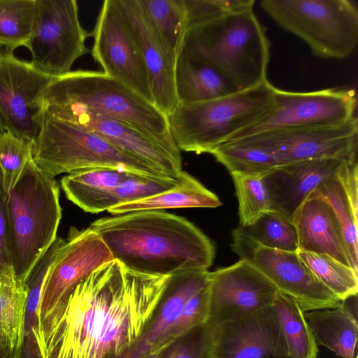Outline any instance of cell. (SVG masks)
<instances>
[{"label": "cell", "mask_w": 358, "mask_h": 358, "mask_svg": "<svg viewBox=\"0 0 358 358\" xmlns=\"http://www.w3.org/2000/svg\"><path fill=\"white\" fill-rule=\"evenodd\" d=\"M278 291L250 262L209 272L207 324L215 327L273 304Z\"/></svg>", "instance_id": "cell-14"}, {"label": "cell", "mask_w": 358, "mask_h": 358, "mask_svg": "<svg viewBox=\"0 0 358 358\" xmlns=\"http://www.w3.org/2000/svg\"><path fill=\"white\" fill-rule=\"evenodd\" d=\"M53 78L13 52L0 50V117L6 131L34 144L44 114V92Z\"/></svg>", "instance_id": "cell-13"}, {"label": "cell", "mask_w": 358, "mask_h": 358, "mask_svg": "<svg viewBox=\"0 0 358 358\" xmlns=\"http://www.w3.org/2000/svg\"><path fill=\"white\" fill-rule=\"evenodd\" d=\"M357 104L353 89L294 92L275 87L270 111L224 143L270 131L343 124L356 117Z\"/></svg>", "instance_id": "cell-10"}, {"label": "cell", "mask_w": 358, "mask_h": 358, "mask_svg": "<svg viewBox=\"0 0 358 358\" xmlns=\"http://www.w3.org/2000/svg\"><path fill=\"white\" fill-rule=\"evenodd\" d=\"M27 291L15 275L0 278V351L15 358L22 331Z\"/></svg>", "instance_id": "cell-28"}, {"label": "cell", "mask_w": 358, "mask_h": 358, "mask_svg": "<svg viewBox=\"0 0 358 358\" xmlns=\"http://www.w3.org/2000/svg\"><path fill=\"white\" fill-rule=\"evenodd\" d=\"M297 254L318 280L341 301L358 293V273L331 257L298 250Z\"/></svg>", "instance_id": "cell-33"}, {"label": "cell", "mask_w": 358, "mask_h": 358, "mask_svg": "<svg viewBox=\"0 0 358 358\" xmlns=\"http://www.w3.org/2000/svg\"><path fill=\"white\" fill-rule=\"evenodd\" d=\"M255 0H184L188 28L224 14L252 9Z\"/></svg>", "instance_id": "cell-41"}, {"label": "cell", "mask_w": 358, "mask_h": 358, "mask_svg": "<svg viewBox=\"0 0 358 358\" xmlns=\"http://www.w3.org/2000/svg\"><path fill=\"white\" fill-rule=\"evenodd\" d=\"M55 255L46 251L36 262L24 285L27 299L20 343L15 358H43L36 335L39 324V305L42 288Z\"/></svg>", "instance_id": "cell-27"}, {"label": "cell", "mask_w": 358, "mask_h": 358, "mask_svg": "<svg viewBox=\"0 0 358 358\" xmlns=\"http://www.w3.org/2000/svg\"><path fill=\"white\" fill-rule=\"evenodd\" d=\"M0 358H8V357L5 356L1 351H0Z\"/></svg>", "instance_id": "cell-45"}, {"label": "cell", "mask_w": 358, "mask_h": 358, "mask_svg": "<svg viewBox=\"0 0 358 358\" xmlns=\"http://www.w3.org/2000/svg\"><path fill=\"white\" fill-rule=\"evenodd\" d=\"M134 35L150 81L153 103L166 116L179 103L175 60L167 52L138 0H117Z\"/></svg>", "instance_id": "cell-19"}, {"label": "cell", "mask_w": 358, "mask_h": 358, "mask_svg": "<svg viewBox=\"0 0 358 358\" xmlns=\"http://www.w3.org/2000/svg\"><path fill=\"white\" fill-rule=\"evenodd\" d=\"M345 161L320 158L275 167L263 176L271 210L292 220L301 203L320 184L336 177Z\"/></svg>", "instance_id": "cell-20"}, {"label": "cell", "mask_w": 358, "mask_h": 358, "mask_svg": "<svg viewBox=\"0 0 358 358\" xmlns=\"http://www.w3.org/2000/svg\"><path fill=\"white\" fill-rule=\"evenodd\" d=\"M268 80L248 90L198 103H179L167 115L180 151L210 153L232 136L264 117L274 103Z\"/></svg>", "instance_id": "cell-6"}, {"label": "cell", "mask_w": 358, "mask_h": 358, "mask_svg": "<svg viewBox=\"0 0 358 358\" xmlns=\"http://www.w3.org/2000/svg\"><path fill=\"white\" fill-rule=\"evenodd\" d=\"M213 327L206 323L172 341L159 358H213Z\"/></svg>", "instance_id": "cell-37"}, {"label": "cell", "mask_w": 358, "mask_h": 358, "mask_svg": "<svg viewBox=\"0 0 358 358\" xmlns=\"http://www.w3.org/2000/svg\"><path fill=\"white\" fill-rule=\"evenodd\" d=\"M32 159L50 176L90 168H108L134 175L169 178L95 134L44 112L34 142Z\"/></svg>", "instance_id": "cell-7"}, {"label": "cell", "mask_w": 358, "mask_h": 358, "mask_svg": "<svg viewBox=\"0 0 358 358\" xmlns=\"http://www.w3.org/2000/svg\"><path fill=\"white\" fill-rule=\"evenodd\" d=\"M229 142L260 148L280 165L320 158L352 160L357 159L358 121L355 117L341 124L270 131Z\"/></svg>", "instance_id": "cell-12"}, {"label": "cell", "mask_w": 358, "mask_h": 358, "mask_svg": "<svg viewBox=\"0 0 358 358\" xmlns=\"http://www.w3.org/2000/svg\"><path fill=\"white\" fill-rule=\"evenodd\" d=\"M90 227L115 260L136 273L171 276L208 271L215 255L214 243L192 222L163 210L102 217Z\"/></svg>", "instance_id": "cell-2"}, {"label": "cell", "mask_w": 358, "mask_h": 358, "mask_svg": "<svg viewBox=\"0 0 358 358\" xmlns=\"http://www.w3.org/2000/svg\"><path fill=\"white\" fill-rule=\"evenodd\" d=\"M12 275L15 274L10 250L7 192L3 186V174L0 168V278Z\"/></svg>", "instance_id": "cell-42"}, {"label": "cell", "mask_w": 358, "mask_h": 358, "mask_svg": "<svg viewBox=\"0 0 358 358\" xmlns=\"http://www.w3.org/2000/svg\"><path fill=\"white\" fill-rule=\"evenodd\" d=\"M180 52L216 69L238 91L268 81L270 43L253 9L189 27Z\"/></svg>", "instance_id": "cell-3"}, {"label": "cell", "mask_w": 358, "mask_h": 358, "mask_svg": "<svg viewBox=\"0 0 358 358\" xmlns=\"http://www.w3.org/2000/svg\"><path fill=\"white\" fill-rule=\"evenodd\" d=\"M33 144L6 131L0 138V168L8 193L32 155Z\"/></svg>", "instance_id": "cell-38"}, {"label": "cell", "mask_w": 358, "mask_h": 358, "mask_svg": "<svg viewBox=\"0 0 358 358\" xmlns=\"http://www.w3.org/2000/svg\"><path fill=\"white\" fill-rule=\"evenodd\" d=\"M357 295L333 308L304 313L317 345L343 358H357Z\"/></svg>", "instance_id": "cell-23"}, {"label": "cell", "mask_w": 358, "mask_h": 358, "mask_svg": "<svg viewBox=\"0 0 358 358\" xmlns=\"http://www.w3.org/2000/svg\"><path fill=\"white\" fill-rule=\"evenodd\" d=\"M90 32L81 25L75 0H36V16L28 49L30 63L53 78L71 71L73 63L90 52Z\"/></svg>", "instance_id": "cell-9"}, {"label": "cell", "mask_w": 358, "mask_h": 358, "mask_svg": "<svg viewBox=\"0 0 358 358\" xmlns=\"http://www.w3.org/2000/svg\"><path fill=\"white\" fill-rule=\"evenodd\" d=\"M132 173L108 168H90L69 173L61 179L66 198L87 213L108 210L113 190Z\"/></svg>", "instance_id": "cell-25"}, {"label": "cell", "mask_w": 358, "mask_h": 358, "mask_svg": "<svg viewBox=\"0 0 358 358\" xmlns=\"http://www.w3.org/2000/svg\"><path fill=\"white\" fill-rule=\"evenodd\" d=\"M312 192L324 200L332 209L354 268L358 271V213L352 209L337 176L325 180Z\"/></svg>", "instance_id": "cell-35"}, {"label": "cell", "mask_w": 358, "mask_h": 358, "mask_svg": "<svg viewBox=\"0 0 358 358\" xmlns=\"http://www.w3.org/2000/svg\"><path fill=\"white\" fill-rule=\"evenodd\" d=\"M210 154L230 173L264 176L280 165L277 159L270 153L238 142L223 143Z\"/></svg>", "instance_id": "cell-34"}, {"label": "cell", "mask_w": 358, "mask_h": 358, "mask_svg": "<svg viewBox=\"0 0 358 358\" xmlns=\"http://www.w3.org/2000/svg\"><path fill=\"white\" fill-rule=\"evenodd\" d=\"M178 180V179L149 178L133 174L113 190L108 200V210L115 206L141 200L169 189Z\"/></svg>", "instance_id": "cell-39"}, {"label": "cell", "mask_w": 358, "mask_h": 358, "mask_svg": "<svg viewBox=\"0 0 358 358\" xmlns=\"http://www.w3.org/2000/svg\"><path fill=\"white\" fill-rule=\"evenodd\" d=\"M113 257L100 236L90 227H71L45 280L39 320L49 314L79 283Z\"/></svg>", "instance_id": "cell-16"}, {"label": "cell", "mask_w": 358, "mask_h": 358, "mask_svg": "<svg viewBox=\"0 0 358 358\" xmlns=\"http://www.w3.org/2000/svg\"><path fill=\"white\" fill-rule=\"evenodd\" d=\"M273 306L290 358H317L318 345L296 302L278 292Z\"/></svg>", "instance_id": "cell-30"}, {"label": "cell", "mask_w": 358, "mask_h": 358, "mask_svg": "<svg viewBox=\"0 0 358 358\" xmlns=\"http://www.w3.org/2000/svg\"><path fill=\"white\" fill-rule=\"evenodd\" d=\"M43 103L45 113L73 110L99 114L176 145L167 116L155 104L103 71H71L54 78L45 90Z\"/></svg>", "instance_id": "cell-4"}, {"label": "cell", "mask_w": 358, "mask_h": 358, "mask_svg": "<svg viewBox=\"0 0 358 358\" xmlns=\"http://www.w3.org/2000/svg\"><path fill=\"white\" fill-rule=\"evenodd\" d=\"M238 228L255 247L294 252L299 250L294 224L275 210H269L252 223Z\"/></svg>", "instance_id": "cell-31"}, {"label": "cell", "mask_w": 358, "mask_h": 358, "mask_svg": "<svg viewBox=\"0 0 358 358\" xmlns=\"http://www.w3.org/2000/svg\"><path fill=\"white\" fill-rule=\"evenodd\" d=\"M169 278L105 263L39 320L42 357L121 358L146 330Z\"/></svg>", "instance_id": "cell-1"}, {"label": "cell", "mask_w": 358, "mask_h": 358, "mask_svg": "<svg viewBox=\"0 0 358 358\" xmlns=\"http://www.w3.org/2000/svg\"><path fill=\"white\" fill-rule=\"evenodd\" d=\"M175 86L182 103L206 101L238 92L216 69L182 52L175 63Z\"/></svg>", "instance_id": "cell-24"}, {"label": "cell", "mask_w": 358, "mask_h": 358, "mask_svg": "<svg viewBox=\"0 0 358 358\" xmlns=\"http://www.w3.org/2000/svg\"><path fill=\"white\" fill-rule=\"evenodd\" d=\"M172 341L164 343L159 345L157 348H156L155 349L152 350V351L144 355L142 358H159L164 349Z\"/></svg>", "instance_id": "cell-43"}, {"label": "cell", "mask_w": 358, "mask_h": 358, "mask_svg": "<svg viewBox=\"0 0 358 358\" xmlns=\"http://www.w3.org/2000/svg\"><path fill=\"white\" fill-rule=\"evenodd\" d=\"M6 132V127L0 117V138Z\"/></svg>", "instance_id": "cell-44"}, {"label": "cell", "mask_w": 358, "mask_h": 358, "mask_svg": "<svg viewBox=\"0 0 358 358\" xmlns=\"http://www.w3.org/2000/svg\"><path fill=\"white\" fill-rule=\"evenodd\" d=\"M260 7L297 36L316 57L345 59L358 43V9L351 0H262Z\"/></svg>", "instance_id": "cell-8"}, {"label": "cell", "mask_w": 358, "mask_h": 358, "mask_svg": "<svg viewBox=\"0 0 358 358\" xmlns=\"http://www.w3.org/2000/svg\"><path fill=\"white\" fill-rule=\"evenodd\" d=\"M231 176L238 202L239 226H246L271 210L264 176L239 173H231Z\"/></svg>", "instance_id": "cell-36"}, {"label": "cell", "mask_w": 358, "mask_h": 358, "mask_svg": "<svg viewBox=\"0 0 358 358\" xmlns=\"http://www.w3.org/2000/svg\"><path fill=\"white\" fill-rule=\"evenodd\" d=\"M172 58L176 61L188 29L184 0H138Z\"/></svg>", "instance_id": "cell-29"}, {"label": "cell", "mask_w": 358, "mask_h": 358, "mask_svg": "<svg viewBox=\"0 0 358 358\" xmlns=\"http://www.w3.org/2000/svg\"><path fill=\"white\" fill-rule=\"evenodd\" d=\"M222 205L219 197L197 179L182 171L171 188L153 196L112 207L113 215L139 210H162L182 208H217Z\"/></svg>", "instance_id": "cell-26"}, {"label": "cell", "mask_w": 358, "mask_h": 358, "mask_svg": "<svg viewBox=\"0 0 358 358\" xmlns=\"http://www.w3.org/2000/svg\"><path fill=\"white\" fill-rule=\"evenodd\" d=\"M36 7V0H0V50L28 48Z\"/></svg>", "instance_id": "cell-32"}, {"label": "cell", "mask_w": 358, "mask_h": 358, "mask_svg": "<svg viewBox=\"0 0 358 358\" xmlns=\"http://www.w3.org/2000/svg\"><path fill=\"white\" fill-rule=\"evenodd\" d=\"M213 327V358H290L273 305Z\"/></svg>", "instance_id": "cell-17"}, {"label": "cell", "mask_w": 358, "mask_h": 358, "mask_svg": "<svg viewBox=\"0 0 358 358\" xmlns=\"http://www.w3.org/2000/svg\"><path fill=\"white\" fill-rule=\"evenodd\" d=\"M299 250L327 255L354 268L337 219L329 204L311 192L294 212Z\"/></svg>", "instance_id": "cell-21"}, {"label": "cell", "mask_w": 358, "mask_h": 358, "mask_svg": "<svg viewBox=\"0 0 358 358\" xmlns=\"http://www.w3.org/2000/svg\"><path fill=\"white\" fill-rule=\"evenodd\" d=\"M209 314L208 284L194 294L185 303L178 318L166 333L161 345L176 340L192 329L206 324Z\"/></svg>", "instance_id": "cell-40"}, {"label": "cell", "mask_w": 358, "mask_h": 358, "mask_svg": "<svg viewBox=\"0 0 358 358\" xmlns=\"http://www.w3.org/2000/svg\"><path fill=\"white\" fill-rule=\"evenodd\" d=\"M305 313L338 307L341 301L324 287L294 252L257 247L248 261Z\"/></svg>", "instance_id": "cell-18"}, {"label": "cell", "mask_w": 358, "mask_h": 358, "mask_svg": "<svg viewBox=\"0 0 358 358\" xmlns=\"http://www.w3.org/2000/svg\"><path fill=\"white\" fill-rule=\"evenodd\" d=\"M209 272L189 271L171 275L146 330L136 344L121 358H142L160 345L162 339L187 301L208 284Z\"/></svg>", "instance_id": "cell-22"}, {"label": "cell", "mask_w": 358, "mask_h": 358, "mask_svg": "<svg viewBox=\"0 0 358 358\" xmlns=\"http://www.w3.org/2000/svg\"><path fill=\"white\" fill-rule=\"evenodd\" d=\"M90 36L94 38L92 56L103 72L153 103L144 59L117 0L103 2Z\"/></svg>", "instance_id": "cell-11"}, {"label": "cell", "mask_w": 358, "mask_h": 358, "mask_svg": "<svg viewBox=\"0 0 358 358\" xmlns=\"http://www.w3.org/2000/svg\"><path fill=\"white\" fill-rule=\"evenodd\" d=\"M45 113L95 134L169 178L178 180L182 171V154L177 145L158 141L125 122L83 110H57Z\"/></svg>", "instance_id": "cell-15"}, {"label": "cell", "mask_w": 358, "mask_h": 358, "mask_svg": "<svg viewBox=\"0 0 358 358\" xmlns=\"http://www.w3.org/2000/svg\"><path fill=\"white\" fill-rule=\"evenodd\" d=\"M7 208L12 266L24 282L57 237L62 219L59 185L34 163L32 155L7 193Z\"/></svg>", "instance_id": "cell-5"}]
</instances>
